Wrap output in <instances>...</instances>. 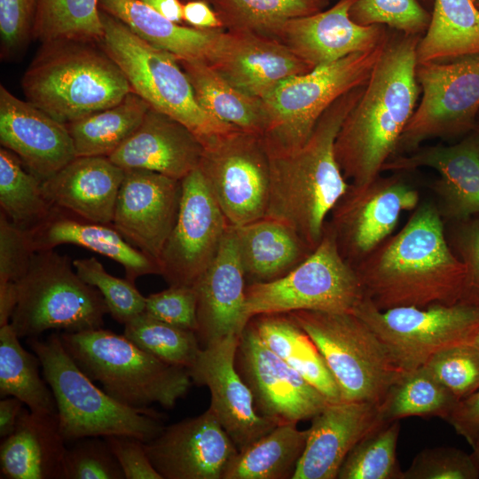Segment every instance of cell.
Masks as SVG:
<instances>
[{
  "label": "cell",
  "instance_id": "cell-32",
  "mask_svg": "<svg viewBox=\"0 0 479 479\" xmlns=\"http://www.w3.org/2000/svg\"><path fill=\"white\" fill-rule=\"evenodd\" d=\"M100 10L178 60L209 64L225 29H200L171 21L140 0H100Z\"/></svg>",
  "mask_w": 479,
  "mask_h": 479
},
{
  "label": "cell",
  "instance_id": "cell-36",
  "mask_svg": "<svg viewBox=\"0 0 479 479\" xmlns=\"http://www.w3.org/2000/svg\"><path fill=\"white\" fill-rule=\"evenodd\" d=\"M306 439L296 423L277 425L237 453L224 479H292Z\"/></svg>",
  "mask_w": 479,
  "mask_h": 479
},
{
  "label": "cell",
  "instance_id": "cell-37",
  "mask_svg": "<svg viewBox=\"0 0 479 479\" xmlns=\"http://www.w3.org/2000/svg\"><path fill=\"white\" fill-rule=\"evenodd\" d=\"M150 108L131 91L115 106L67 123L76 157H108L139 127Z\"/></svg>",
  "mask_w": 479,
  "mask_h": 479
},
{
  "label": "cell",
  "instance_id": "cell-21",
  "mask_svg": "<svg viewBox=\"0 0 479 479\" xmlns=\"http://www.w3.org/2000/svg\"><path fill=\"white\" fill-rule=\"evenodd\" d=\"M0 143L42 182L75 157L67 125L0 86Z\"/></svg>",
  "mask_w": 479,
  "mask_h": 479
},
{
  "label": "cell",
  "instance_id": "cell-4",
  "mask_svg": "<svg viewBox=\"0 0 479 479\" xmlns=\"http://www.w3.org/2000/svg\"><path fill=\"white\" fill-rule=\"evenodd\" d=\"M82 43H43L22 78L27 101L64 124L115 106L132 91L105 51Z\"/></svg>",
  "mask_w": 479,
  "mask_h": 479
},
{
  "label": "cell",
  "instance_id": "cell-39",
  "mask_svg": "<svg viewBox=\"0 0 479 479\" xmlns=\"http://www.w3.org/2000/svg\"><path fill=\"white\" fill-rule=\"evenodd\" d=\"M458 402L423 365L405 371L390 387L379 407L386 422L411 416L445 420Z\"/></svg>",
  "mask_w": 479,
  "mask_h": 479
},
{
  "label": "cell",
  "instance_id": "cell-46",
  "mask_svg": "<svg viewBox=\"0 0 479 479\" xmlns=\"http://www.w3.org/2000/svg\"><path fill=\"white\" fill-rule=\"evenodd\" d=\"M349 15L362 26L382 25L416 36H422L431 18L417 0H356Z\"/></svg>",
  "mask_w": 479,
  "mask_h": 479
},
{
  "label": "cell",
  "instance_id": "cell-18",
  "mask_svg": "<svg viewBox=\"0 0 479 479\" xmlns=\"http://www.w3.org/2000/svg\"><path fill=\"white\" fill-rule=\"evenodd\" d=\"M144 445L162 479H224L239 452L210 408L163 427Z\"/></svg>",
  "mask_w": 479,
  "mask_h": 479
},
{
  "label": "cell",
  "instance_id": "cell-7",
  "mask_svg": "<svg viewBox=\"0 0 479 479\" xmlns=\"http://www.w3.org/2000/svg\"><path fill=\"white\" fill-rule=\"evenodd\" d=\"M101 20L103 51L121 68L132 91L152 108L186 126L203 147L238 129L213 118L200 106L175 56L143 40L102 10Z\"/></svg>",
  "mask_w": 479,
  "mask_h": 479
},
{
  "label": "cell",
  "instance_id": "cell-15",
  "mask_svg": "<svg viewBox=\"0 0 479 479\" xmlns=\"http://www.w3.org/2000/svg\"><path fill=\"white\" fill-rule=\"evenodd\" d=\"M419 204V192L403 177L379 176L365 185L350 184L326 223L340 254L354 267L393 234L403 212Z\"/></svg>",
  "mask_w": 479,
  "mask_h": 479
},
{
  "label": "cell",
  "instance_id": "cell-27",
  "mask_svg": "<svg viewBox=\"0 0 479 479\" xmlns=\"http://www.w3.org/2000/svg\"><path fill=\"white\" fill-rule=\"evenodd\" d=\"M203 151L186 126L151 107L139 127L108 158L123 169H145L181 181L199 167Z\"/></svg>",
  "mask_w": 479,
  "mask_h": 479
},
{
  "label": "cell",
  "instance_id": "cell-60",
  "mask_svg": "<svg viewBox=\"0 0 479 479\" xmlns=\"http://www.w3.org/2000/svg\"><path fill=\"white\" fill-rule=\"evenodd\" d=\"M472 455L476 460V462L479 464V442L472 447Z\"/></svg>",
  "mask_w": 479,
  "mask_h": 479
},
{
  "label": "cell",
  "instance_id": "cell-53",
  "mask_svg": "<svg viewBox=\"0 0 479 479\" xmlns=\"http://www.w3.org/2000/svg\"><path fill=\"white\" fill-rule=\"evenodd\" d=\"M104 438L118 460L125 479H162L146 454L145 442L125 435Z\"/></svg>",
  "mask_w": 479,
  "mask_h": 479
},
{
  "label": "cell",
  "instance_id": "cell-14",
  "mask_svg": "<svg viewBox=\"0 0 479 479\" xmlns=\"http://www.w3.org/2000/svg\"><path fill=\"white\" fill-rule=\"evenodd\" d=\"M198 168L230 225L265 216L270 159L261 135L236 129L220 137L204 146Z\"/></svg>",
  "mask_w": 479,
  "mask_h": 479
},
{
  "label": "cell",
  "instance_id": "cell-45",
  "mask_svg": "<svg viewBox=\"0 0 479 479\" xmlns=\"http://www.w3.org/2000/svg\"><path fill=\"white\" fill-rule=\"evenodd\" d=\"M72 263L78 276L100 292L108 313L114 320L124 325L145 311V296L133 281L109 274L93 256L75 259Z\"/></svg>",
  "mask_w": 479,
  "mask_h": 479
},
{
  "label": "cell",
  "instance_id": "cell-9",
  "mask_svg": "<svg viewBox=\"0 0 479 479\" xmlns=\"http://www.w3.org/2000/svg\"><path fill=\"white\" fill-rule=\"evenodd\" d=\"M288 314L318 347L342 401L380 404L405 372L369 326L353 312L296 310Z\"/></svg>",
  "mask_w": 479,
  "mask_h": 479
},
{
  "label": "cell",
  "instance_id": "cell-55",
  "mask_svg": "<svg viewBox=\"0 0 479 479\" xmlns=\"http://www.w3.org/2000/svg\"><path fill=\"white\" fill-rule=\"evenodd\" d=\"M444 420L474 447L479 442V389L459 400Z\"/></svg>",
  "mask_w": 479,
  "mask_h": 479
},
{
  "label": "cell",
  "instance_id": "cell-33",
  "mask_svg": "<svg viewBox=\"0 0 479 479\" xmlns=\"http://www.w3.org/2000/svg\"><path fill=\"white\" fill-rule=\"evenodd\" d=\"M261 340L331 403L340 389L318 347L288 313L262 314L250 319Z\"/></svg>",
  "mask_w": 479,
  "mask_h": 479
},
{
  "label": "cell",
  "instance_id": "cell-51",
  "mask_svg": "<svg viewBox=\"0 0 479 479\" xmlns=\"http://www.w3.org/2000/svg\"><path fill=\"white\" fill-rule=\"evenodd\" d=\"M37 0H0L1 52L15 56L33 35Z\"/></svg>",
  "mask_w": 479,
  "mask_h": 479
},
{
  "label": "cell",
  "instance_id": "cell-13",
  "mask_svg": "<svg viewBox=\"0 0 479 479\" xmlns=\"http://www.w3.org/2000/svg\"><path fill=\"white\" fill-rule=\"evenodd\" d=\"M416 78L421 97L394 156L468 130L479 112V54L417 64Z\"/></svg>",
  "mask_w": 479,
  "mask_h": 479
},
{
  "label": "cell",
  "instance_id": "cell-56",
  "mask_svg": "<svg viewBox=\"0 0 479 479\" xmlns=\"http://www.w3.org/2000/svg\"><path fill=\"white\" fill-rule=\"evenodd\" d=\"M184 20L200 29H225L223 21L202 0H191L183 4Z\"/></svg>",
  "mask_w": 479,
  "mask_h": 479
},
{
  "label": "cell",
  "instance_id": "cell-3",
  "mask_svg": "<svg viewBox=\"0 0 479 479\" xmlns=\"http://www.w3.org/2000/svg\"><path fill=\"white\" fill-rule=\"evenodd\" d=\"M365 85L337 98L302 145L283 152L267 150L270 191L265 216L292 227L312 250L322 240L331 211L350 185L337 162L334 143Z\"/></svg>",
  "mask_w": 479,
  "mask_h": 479
},
{
  "label": "cell",
  "instance_id": "cell-20",
  "mask_svg": "<svg viewBox=\"0 0 479 479\" xmlns=\"http://www.w3.org/2000/svg\"><path fill=\"white\" fill-rule=\"evenodd\" d=\"M124 170L111 224L158 263L177 217L182 183L153 171Z\"/></svg>",
  "mask_w": 479,
  "mask_h": 479
},
{
  "label": "cell",
  "instance_id": "cell-31",
  "mask_svg": "<svg viewBox=\"0 0 479 479\" xmlns=\"http://www.w3.org/2000/svg\"><path fill=\"white\" fill-rule=\"evenodd\" d=\"M233 227L247 285L285 276L313 251L292 227L277 219L264 216Z\"/></svg>",
  "mask_w": 479,
  "mask_h": 479
},
{
  "label": "cell",
  "instance_id": "cell-48",
  "mask_svg": "<svg viewBox=\"0 0 479 479\" xmlns=\"http://www.w3.org/2000/svg\"><path fill=\"white\" fill-rule=\"evenodd\" d=\"M123 478L122 469L103 436L80 438L67 447L61 479Z\"/></svg>",
  "mask_w": 479,
  "mask_h": 479
},
{
  "label": "cell",
  "instance_id": "cell-29",
  "mask_svg": "<svg viewBox=\"0 0 479 479\" xmlns=\"http://www.w3.org/2000/svg\"><path fill=\"white\" fill-rule=\"evenodd\" d=\"M27 232L35 252L74 244L120 263L133 282L145 275H161L159 263L132 246L112 224L91 222L54 207L45 221Z\"/></svg>",
  "mask_w": 479,
  "mask_h": 479
},
{
  "label": "cell",
  "instance_id": "cell-16",
  "mask_svg": "<svg viewBox=\"0 0 479 479\" xmlns=\"http://www.w3.org/2000/svg\"><path fill=\"white\" fill-rule=\"evenodd\" d=\"M181 183L177 217L158 263L169 286L193 287L216 257L231 225L199 168Z\"/></svg>",
  "mask_w": 479,
  "mask_h": 479
},
{
  "label": "cell",
  "instance_id": "cell-58",
  "mask_svg": "<svg viewBox=\"0 0 479 479\" xmlns=\"http://www.w3.org/2000/svg\"><path fill=\"white\" fill-rule=\"evenodd\" d=\"M16 303V284H0V326L10 323Z\"/></svg>",
  "mask_w": 479,
  "mask_h": 479
},
{
  "label": "cell",
  "instance_id": "cell-57",
  "mask_svg": "<svg viewBox=\"0 0 479 479\" xmlns=\"http://www.w3.org/2000/svg\"><path fill=\"white\" fill-rule=\"evenodd\" d=\"M23 403L14 397H3L0 401V437L10 436L15 429Z\"/></svg>",
  "mask_w": 479,
  "mask_h": 479
},
{
  "label": "cell",
  "instance_id": "cell-12",
  "mask_svg": "<svg viewBox=\"0 0 479 479\" xmlns=\"http://www.w3.org/2000/svg\"><path fill=\"white\" fill-rule=\"evenodd\" d=\"M384 344L404 371L421 367L436 353L472 343L479 330V305L376 308L364 298L353 311Z\"/></svg>",
  "mask_w": 479,
  "mask_h": 479
},
{
  "label": "cell",
  "instance_id": "cell-6",
  "mask_svg": "<svg viewBox=\"0 0 479 479\" xmlns=\"http://www.w3.org/2000/svg\"><path fill=\"white\" fill-rule=\"evenodd\" d=\"M27 344L37 356L55 397L67 443L112 435L130 436L146 443L162 430L156 411L126 406L98 388L67 352L59 334L45 340L27 338Z\"/></svg>",
  "mask_w": 479,
  "mask_h": 479
},
{
  "label": "cell",
  "instance_id": "cell-22",
  "mask_svg": "<svg viewBox=\"0 0 479 479\" xmlns=\"http://www.w3.org/2000/svg\"><path fill=\"white\" fill-rule=\"evenodd\" d=\"M355 1L340 0L328 10L290 20L275 39L311 69L371 50L383 43L389 32L382 25L353 21L349 11Z\"/></svg>",
  "mask_w": 479,
  "mask_h": 479
},
{
  "label": "cell",
  "instance_id": "cell-50",
  "mask_svg": "<svg viewBox=\"0 0 479 479\" xmlns=\"http://www.w3.org/2000/svg\"><path fill=\"white\" fill-rule=\"evenodd\" d=\"M145 312L175 326L198 328L197 296L193 287L169 286L145 297Z\"/></svg>",
  "mask_w": 479,
  "mask_h": 479
},
{
  "label": "cell",
  "instance_id": "cell-43",
  "mask_svg": "<svg viewBox=\"0 0 479 479\" xmlns=\"http://www.w3.org/2000/svg\"><path fill=\"white\" fill-rule=\"evenodd\" d=\"M123 335L159 359L188 370L201 350L194 331L172 326L145 311L124 324Z\"/></svg>",
  "mask_w": 479,
  "mask_h": 479
},
{
  "label": "cell",
  "instance_id": "cell-62",
  "mask_svg": "<svg viewBox=\"0 0 479 479\" xmlns=\"http://www.w3.org/2000/svg\"><path fill=\"white\" fill-rule=\"evenodd\" d=\"M475 5L479 8V0H474Z\"/></svg>",
  "mask_w": 479,
  "mask_h": 479
},
{
  "label": "cell",
  "instance_id": "cell-47",
  "mask_svg": "<svg viewBox=\"0 0 479 479\" xmlns=\"http://www.w3.org/2000/svg\"><path fill=\"white\" fill-rule=\"evenodd\" d=\"M424 366L459 400L479 389V350L472 343L443 349Z\"/></svg>",
  "mask_w": 479,
  "mask_h": 479
},
{
  "label": "cell",
  "instance_id": "cell-34",
  "mask_svg": "<svg viewBox=\"0 0 479 479\" xmlns=\"http://www.w3.org/2000/svg\"><path fill=\"white\" fill-rule=\"evenodd\" d=\"M178 62L206 113L241 130L263 135L267 117L263 99L240 90L208 63Z\"/></svg>",
  "mask_w": 479,
  "mask_h": 479
},
{
  "label": "cell",
  "instance_id": "cell-35",
  "mask_svg": "<svg viewBox=\"0 0 479 479\" xmlns=\"http://www.w3.org/2000/svg\"><path fill=\"white\" fill-rule=\"evenodd\" d=\"M416 54L418 64L479 54V8L474 0H435Z\"/></svg>",
  "mask_w": 479,
  "mask_h": 479
},
{
  "label": "cell",
  "instance_id": "cell-59",
  "mask_svg": "<svg viewBox=\"0 0 479 479\" xmlns=\"http://www.w3.org/2000/svg\"><path fill=\"white\" fill-rule=\"evenodd\" d=\"M159 14L176 23L184 20L183 4L179 0H140Z\"/></svg>",
  "mask_w": 479,
  "mask_h": 479
},
{
  "label": "cell",
  "instance_id": "cell-38",
  "mask_svg": "<svg viewBox=\"0 0 479 479\" xmlns=\"http://www.w3.org/2000/svg\"><path fill=\"white\" fill-rule=\"evenodd\" d=\"M10 323L0 326V397H14L35 412L55 413L57 404L37 356L26 350Z\"/></svg>",
  "mask_w": 479,
  "mask_h": 479
},
{
  "label": "cell",
  "instance_id": "cell-30",
  "mask_svg": "<svg viewBox=\"0 0 479 479\" xmlns=\"http://www.w3.org/2000/svg\"><path fill=\"white\" fill-rule=\"evenodd\" d=\"M66 444L58 412L23 408L14 431L1 441V478L61 479Z\"/></svg>",
  "mask_w": 479,
  "mask_h": 479
},
{
  "label": "cell",
  "instance_id": "cell-28",
  "mask_svg": "<svg viewBox=\"0 0 479 479\" xmlns=\"http://www.w3.org/2000/svg\"><path fill=\"white\" fill-rule=\"evenodd\" d=\"M125 170L105 156L75 157L42 182L47 200L83 219L111 224Z\"/></svg>",
  "mask_w": 479,
  "mask_h": 479
},
{
  "label": "cell",
  "instance_id": "cell-1",
  "mask_svg": "<svg viewBox=\"0 0 479 479\" xmlns=\"http://www.w3.org/2000/svg\"><path fill=\"white\" fill-rule=\"evenodd\" d=\"M353 268L365 297L380 310L463 302L467 269L430 202L419 204L400 231Z\"/></svg>",
  "mask_w": 479,
  "mask_h": 479
},
{
  "label": "cell",
  "instance_id": "cell-8",
  "mask_svg": "<svg viewBox=\"0 0 479 479\" xmlns=\"http://www.w3.org/2000/svg\"><path fill=\"white\" fill-rule=\"evenodd\" d=\"M73 267L69 256L53 249L35 252L27 271L15 283L17 303L10 324L20 338L38 337L48 330L103 327L106 302Z\"/></svg>",
  "mask_w": 479,
  "mask_h": 479
},
{
  "label": "cell",
  "instance_id": "cell-44",
  "mask_svg": "<svg viewBox=\"0 0 479 479\" xmlns=\"http://www.w3.org/2000/svg\"><path fill=\"white\" fill-rule=\"evenodd\" d=\"M400 420L385 422L364 437L342 462L338 479H403L397 455Z\"/></svg>",
  "mask_w": 479,
  "mask_h": 479
},
{
  "label": "cell",
  "instance_id": "cell-42",
  "mask_svg": "<svg viewBox=\"0 0 479 479\" xmlns=\"http://www.w3.org/2000/svg\"><path fill=\"white\" fill-rule=\"evenodd\" d=\"M100 0H37L33 35L43 43L103 37Z\"/></svg>",
  "mask_w": 479,
  "mask_h": 479
},
{
  "label": "cell",
  "instance_id": "cell-10",
  "mask_svg": "<svg viewBox=\"0 0 479 479\" xmlns=\"http://www.w3.org/2000/svg\"><path fill=\"white\" fill-rule=\"evenodd\" d=\"M387 39L371 50L281 82L263 99L267 122L262 137L267 150L283 152L302 145L337 98L367 82Z\"/></svg>",
  "mask_w": 479,
  "mask_h": 479
},
{
  "label": "cell",
  "instance_id": "cell-23",
  "mask_svg": "<svg viewBox=\"0 0 479 479\" xmlns=\"http://www.w3.org/2000/svg\"><path fill=\"white\" fill-rule=\"evenodd\" d=\"M436 170L432 188L439 198L443 219L464 222L479 215V134L452 145L419 147L389 159L382 171L406 172L419 168Z\"/></svg>",
  "mask_w": 479,
  "mask_h": 479
},
{
  "label": "cell",
  "instance_id": "cell-2",
  "mask_svg": "<svg viewBox=\"0 0 479 479\" xmlns=\"http://www.w3.org/2000/svg\"><path fill=\"white\" fill-rule=\"evenodd\" d=\"M420 38L389 32L362 95L339 130L335 157L343 177L353 185L371 183L396 154L421 92L416 78Z\"/></svg>",
  "mask_w": 479,
  "mask_h": 479
},
{
  "label": "cell",
  "instance_id": "cell-25",
  "mask_svg": "<svg viewBox=\"0 0 479 479\" xmlns=\"http://www.w3.org/2000/svg\"><path fill=\"white\" fill-rule=\"evenodd\" d=\"M378 404L329 403L311 419L307 439L292 479H335L349 452L385 423Z\"/></svg>",
  "mask_w": 479,
  "mask_h": 479
},
{
  "label": "cell",
  "instance_id": "cell-40",
  "mask_svg": "<svg viewBox=\"0 0 479 479\" xmlns=\"http://www.w3.org/2000/svg\"><path fill=\"white\" fill-rule=\"evenodd\" d=\"M0 206L7 218L25 231L45 221L54 206L45 197L42 181L10 150L0 149Z\"/></svg>",
  "mask_w": 479,
  "mask_h": 479
},
{
  "label": "cell",
  "instance_id": "cell-49",
  "mask_svg": "<svg viewBox=\"0 0 479 479\" xmlns=\"http://www.w3.org/2000/svg\"><path fill=\"white\" fill-rule=\"evenodd\" d=\"M478 478L479 464L472 453L449 446L423 449L403 473V479Z\"/></svg>",
  "mask_w": 479,
  "mask_h": 479
},
{
  "label": "cell",
  "instance_id": "cell-19",
  "mask_svg": "<svg viewBox=\"0 0 479 479\" xmlns=\"http://www.w3.org/2000/svg\"><path fill=\"white\" fill-rule=\"evenodd\" d=\"M239 341L240 336L230 335L205 346L189 373L192 382L209 389L208 408L240 452L277 424L256 412L250 389L237 370Z\"/></svg>",
  "mask_w": 479,
  "mask_h": 479
},
{
  "label": "cell",
  "instance_id": "cell-5",
  "mask_svg": "<svg viewBox=\"0 0 479 479\" xmlns=\"http://www.w3.org/2000/svg\"><path fill=\"white\" fill-rule=\"evenodd\" d=\"M59 335L79 368L126 406L144 410L157 403L170 409L191 388L188 369L159 359L123 334L102 327Z\"/></svg>",
  "mask_w": 479,
  "mask_h": 479
},
{
  "label": "cell",
  "instance_id": "cell-26",
  "mask_svg": "<svg viewBox=\"0 0 479 479\" xmlns=\"http://www.w3.org/2000/svg\"><path fill=\"white\" fill-rule=\"evenodd\" d=\"M246 287L235 230L231 225L216 257L193 286L196 334L204 347L230 335L240 336L249 322L245 314Z\"/></svg>",
  "mask_w": 479,
  "mask_h": 479
},
{
  "label": "cell",
  "instance_id": "cell-24",
  "mask_svg": "<svg viewBox=\"0 0 479 479\" xmlns=\"http://www.w3.org/2000/svg\"><path fill=\"white\" fill-rule=\"evenodd\" d=\"M209 65L240 90L263 99L281 82L312 69L275 38L224 30Z\"/></svg>",
  "mask_w": 479,
  "mask_h": 479
},
{
  "label": "cell",
  "instance_id": "cell-41",
  "mask_svg": "<svg viewBox=\"0 0 479 479\" xmlns=\"http://www.w3.org/2000/svg\"><path fill=\"white\" fill-rule=\"evenodd\" d=\"M224 28L276 38L290 20L310 15L327 0H213Z\"/></svg>",
  "mask_w": 479,
  "mask_h": 479
},
{
  "label": "cell",
  "instance_id": "cell-52",
  "mask_svg": "<svg viewBox=\"0 0 479 479\" xmlns=\"http://www.w3.org/2000/svg\"><path fill=\"white\" fill-rule=\"evenodd\" d=\"M34 254L27 232L0 212V284L19 281L27 271Z\"/></svg>",
  "mask_w": 479,
  "mask_h": 479
},
{
  "label": "cell",
  "instance_id": "cell-54",
  "mask_svg": "<svg viewBox=\"0 0 479 479\" xmlns=\"http://www.w3.org/2000/svg\"><path fill=\"white\" fill-rule=\"evenodd\" d=\"M464 223L454 240L456 255L467 269L463 302L479 305V219Z\"/></svg>",
  "mask_w": 479,
  "mask_h": 479
},
{
  "label": "cell",
  "instance_id": "cell-17",
  "mask_svg": "<svg viewBox=\"0 0 479 479\" xmlns=\"http://www.w3.org/2000/svg\"><path fill=\"white\" fill-rule=\"evenodd\" d=\"M235 364L256 412L277 425L311 420L330 403L261 340L250 320L240 336Z\"/></svg>",
  "mask_w": 479,
  "mask_h": 479
},
{
  "label": "cell",
  "instance_id": "cell-11",
  "mask_svg": "<svg viewBox=\"0 0 479 479\" xmlns=\"http://www.w3.org/2000/svg\"><path fill=\"white\" fill-rule=\"evenodd\" d=\"M364 298L357 272L340 254L326 223L318 247L291 271L275 280L247 285L245 314L250 320L296 310L353 312Z\"/></svg>",
  "mask_w": 479,
  "mask_h": 479
},
{
  "label": "cell",
  "instance_id": "cell-61",
  "mask_svg": "<svg viewBox=\"0 0 479 479\" xmlns=\"http://www.w3.org/2000/svg\"><path fill=\"white\" fill-rule=\"evenodd\" d=\"M472 344L479 350V330L477 331Z\"/></svg>",
  "mask_w": 479,
  "mask_h": 479
}]
</instances>
